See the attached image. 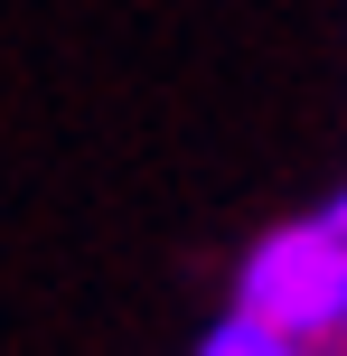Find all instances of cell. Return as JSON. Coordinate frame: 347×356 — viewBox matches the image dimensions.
I'll use <instances>...</instances> for the list:
<instances>
[{"mask_svg":"<svg viewBox=\"0 0 347 356\" xmlns=\"http://www.w3.org/2000/svg\"><path fill=\"white\" fill-rule=\"evenodd\" d=\"M235 319L273 328V338H329L347 328V234L329 216H300V225L263 234L244 253V282H235Z\"/></svg>","mask_w":347,"mask_h":356,"instance_id":"1","label":"cell"},{"mask_svg":"<svg viewBox=\"0 0 347 356\" xmlns=\"http://www.w3.org/2000/svg\"><path fill=\"white\" fill-rule=\"evenodd\" d=\"M329 225H338V234H347V197H338V207H329Z\"/></svg>","mask_w":347,"mask_h":356,"instance_id":"3","label":"cell"},{"mask_svg":"<svg viewBox=\"0 0 347 356\" xmlns=\"http://www.w3.org/2000/svg\"><path fill=\"white\" fill-rule=\"evenodd\" d=\"M197 356H300L291 338H273V328H254V319H225V328H207V347Z\"/></svg>","mask_w":347,"mask_h":356,"instance_id":"2","label":"cell"}]
</instances>
